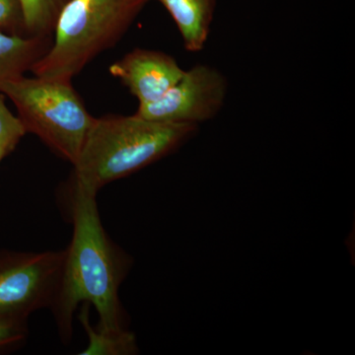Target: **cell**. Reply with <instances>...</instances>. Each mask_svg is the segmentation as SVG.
<instances>
[{"mask_svg":"<svg viewBox=\"0 0 355 355\" xmlns=\"http://www.w3.org/2000/svg\"><path fill=\"white\" fill-rule=\"evenodd\" d=\"M69 193L73 232L65 249L57 296L50 308L64 345L71 340L73 315L83 303L97 311L99 328L125 330V313L119 289L132 266V258L112 241L103 226L97 193L71 183Z\"/></svg>","mask_w":355,"mask_h":355,"instance_id":"1","label":"cell"},{"mask_svg":"<svg viewBox=\"0 0 355 355\" xmlns=\"http://www.w3.org/2000/svg\"><path fill=\"white\" fill-rule=\"evenodd\" d=\"M198 127L161 123L137 114L95 118L73 166L70 183L84 190L130 176L174 153L195 137Z\"/></svg>","mask_w":355,"mask_h":355,"instance_id":"2","label":"cell"},{"mask_svg":"<svg viewBox=\"0 0 355 355\" xmlns=\"http://www.w3.org/2000/svg\"><path fill=\"white\" fill-rule=\"evenodd\" d=\"M150 0H70L58 18L49 51L34 76L71 80L113 48Z\"/></svg>","mask_w":355,"mask_h":355,"instance_id":"3","label":"cell"},{"mask_svg":"<svg viewBox=\"0 0 355 355\" xmlns=\"http://www.w3.org/2000/svg\"><path fill=\"white\" fill-rule=\"evenodd\" d=\"M0 92L13 103L27 133L74 164L95 118L71 80L23 76L4 83Z\"/></svg>","mask_w":355,"mask_h":355,"instance_id":"4","label":"cell"},{"mask_svg":"<svg viewBox=\"0 0 355 355\" xmlns=\"http://www.w3.org/2000/svg\"><path fill=\"white\" fill-rule=\"evenodd\" d=\"M65 249L41 253L0 251V318L28 320L57 296Z\"/></svg>","mask_w":355,"mask_h":355,"instance_id":"5","label":"cell"},{"mask_svg":"<svg viewBox=\"0 0 355 355\" xmlns=\"http://www.w3.org/2000/svg\"><path fill=\"white\" fill-rule=\"evenodd\" d=\"M227 93L228 81L223 73L209 65L197 64L184 70L160 99L139 105L135 114L147 120L200 127L216 118Z\"/></svg>","mask_w":355,"mask_h":355,"instance_id":"6","label":"cell"},{"mask_svg":"<svg viewBox=\"0 0 355 355\" xmlns=\"http://www.w3.org/2000/svg\"><path fill=\"white\" fill-rule=\"evenodd\" d=\"M184 71L172 55L140 48L133 49L110 67V73L120 79L139 105L160 99Z\"/></svg>","mask_w":355,"mask_h":355,"instance_id":"7","label":"cell"},{"mask_svg":"<svg viewBox=\"0 0 355 355\" xmlns=\"http://www.w3.org/2000/svg\"><path fill=\"white\" fill-rule=\"evenodd\" d=\"M174 20L186 51L198 53L205 48L217 0H157Z\"/></svg>","mask_w":355,"mask_h":355,"instance_id":"8","label":"cell"},{"mask_svg":"<svg viewBox=\"0 0 355 355\" xmlns=\"http://www.w3.org/2000/svg\"><path fill=\"white\" fill-rule=\"evenodd\" d=\"M51 37H30L0 31V87L31 71L50 49Z\"/></svg>","mask_w":355,"mask_h":355,"instance_id":"9","label":"cell"},{"mask_svg":"<svg viewBox=\"0 0 355 355\" xmlns=\"http://www.w3.org/2000/svg\"><path fill=\"white\" fill-rule=\"evenodd\" d=\"M88 303H83L78 319L88 336V345L83 355H132L139 354L135 334L125 329L121 331H107L94 328L89 321Z\"/></svg>","mask_w":355,"mask_h":355,"instance_id":"10","label":"cell"},{"mask_svg":"<svg viewBox=\"0 0 355 355\" xmlns=\"http://www.w3.org/2000/svg\"><path fill=\"white\" fill-rule=\"evenodd\" d=\"M69 1L19 0L27 36L53 37L60 13Z\"/></svg>","mask_w":355,"mask_h":355,"instance_id":"11","label":"cell"},{"mask_svg":"<svg viewBox=\"0 0 355 355\" xmlns=\"http://www.w3.org/2000/svg\"><path fill=\"white\" fill-rule=\"evenodd\" d=\"M26 128L19 116L9 111L6 96L0 92V161L15 150L21 139L25 137Z\"/></svg>","mask_w":355,"mask_h":355,"instance_id":"12","label":"cell"},{"mask_svg":"<svg viewBox=\"0 0 355 355\" xmlns=\"http://www.w3.org/2000/svg\"><path fill=\"white\" fill-rule=\"evenodd\" d=\"M28 320L0 318V354L17 349L28 336Z\"/></svg>","mask_w":355,"mask_h":355,"instance_id":"13","label":"cell"},{"mask_svg":"<svg viewBox=\"0 0 355 355\" xmlns=\"http://www.w3.org/2000/svg\"><path fill=\"white\" fill-rule=\"evenodd\" d=\"M0 31L27 36L19 0H0Z\"/></svg>","mask_w":355,"mask_h":355,"instance_id":"14","label":"cell"},{"mask_svg":"<svg viewBox=\"0 0 355 355\" xmlns=\"http://www.w3.org/2000/svg\"><path fill=\"white\" fill-rule=\"evenodd\" d=\"M0 163H1V161H0Z\"/></svg>","mask_w":355,"mask_h":355,"instance_id":"15","label":"cell"}]
</instances>
